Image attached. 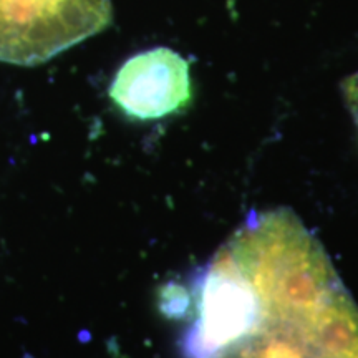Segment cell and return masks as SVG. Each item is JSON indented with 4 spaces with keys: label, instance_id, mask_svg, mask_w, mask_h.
Wrapping results in <instances>:
<instances>
[{
    "label": "cell",
    "instance_id": "6da1fadb",
    "mask_svg": "<svg viewBox=\"0 0 358 358\" xmlns=\"http://www.w3.org/2000/svg\"><path fill=\"white\" fill-rule=\"evenodd\" d=\"M186 301V358H358V306L287 208L248 216Z\"/></svg>",
    "mask_w": 358,
    "mask_h": 358
},
{
    "label": "cell",
    "instance_id": "7a4b0ae2",
    "mask_svg": "<svg viewBox=\"0 0 358 358\" xmlns=\"http://www.w3.org/2000/svg\"><path fill=\"white\" fill-rule=\"evenodd\" d=\"M110 0H0V62L34 66L100 34Z\"/></svg>",
    "mask_w": 358,
    "mask_h": 358
},
{
    "label": "cell",
    "instance_id": "3957f363",
    "mask_svg": "<svg viewBox=\"0 0 358 358\" xmlns=\"http://www.w3.org/2000/svg\"><path fill=\"white\" fill-rule=\"evenodd\" d=\"M110 98L129 118L159 120L191 100L189 64L171 48L138 53L116 71Z\"/></svg>",
    "mask_w": 358,
    "mask_h": 358
},
{
    "label": "cell",
    "instance_id": "277c9868",
    "mask_svg": "<svg viewBox=\"0 0 358 358\" xmlns=\"http://www.w3.org/2000/svg\"><path fill=\"white\" fill-rule=\"evenodd\" d=\"M343 95H345L347 105L348 108H350V113L358 127V73L352 75V77L343 83Z\"/></svg>",
    "mask_w": 358,
    "mask_h": 358
},
{
    "label": "cell",
    "instance_id": "5b68a950",
    "mask_svg": "<svg viewBox=\"0 0 358 358\" xmlns=\"http://www.w3.org/2000/svg\"><path fill=\"white\" fill-rule=\"evenodd\" d=\"M110 358H127V355L120 350L118 343H116L115 340H111V343H110Z\"/></svg>",
    "mask_w": 358,
    "mask_h": 358
}]
</instances>
